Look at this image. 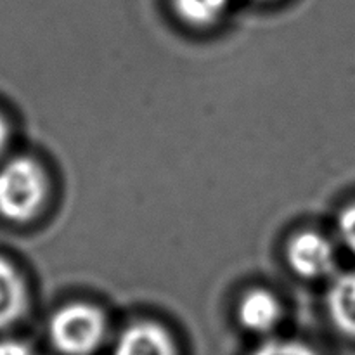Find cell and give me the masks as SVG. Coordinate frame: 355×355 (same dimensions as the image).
Returning a JSON list of instances; mask_svg holds the SVG:
<instances>
[{
	"mask_svg": "<svg viewBox=\"0 0 355 355\" xmlns=\"http://www.w3.org/2000/svg\"><path fill=\"white\" fill-rule=\"evenodd\" d=\"M51 182L44 166L31 156H12L0 163V217L28 224L44 211Z\"/></svg>",
	"mask_w": 355,
	"mask_h": 355,
	"instance_id": "obj_1",
	"label": "cell"
},
{
	"mask_svg": "<svg viewBox=\"0 0 355 355\" xmlns=\"http://www.w3.org/2000/svg\"><path fill=\"white\" fill-rule=\"evenodd\" d=\"M107 319L99 307L73 302L59 307L49 321V338L64 355H90L104 342Z\"/></svg>",
	"mask_w": 355,
	"mask_h": 355,
	"instance_id": "obj_2",
	"label": "cell"
},
{
	"mask_svg": "<svg viewBox=\"0 0 355 355\" xmlns=\"http://www.w3.org/2000/svg\"><path fill=\"white\" fill-rule=\"evenodd\" d=\"M286 262L302 279H322L336 267V252L326 236L315 231H300L286 243Z\"/></svg>",
	"mask_w": 355,
	"mask_h": 355,
	"instance_id": "obj_3",
	"label": "cell"
},
{
	"mask_svg": "<svg viewBox=\"0 0 355 355\" xmlns=\"http://www.w3.org/2000/svg\"><path fill=\"white\" fill-rule=\"evenodd\" d=\"M113 355H177V347L165 326L137 321L120 333Z\"/></svg>",
	"mask_w": 355,
	"mask_h": 355,
	"instance_id": "obj_4",
	"label": "cell"
},
{
	"mask_svg": "<svg viewBox=\"0 0 355 355\" xmlns=\"http://www.w3.org/2000/svg\"><path fill=\"white\" fill-rule=\"evenodd\" d=\"M283 305L272 291L253 288L241 297L238 304V321L246 331L267 335L279 326Z\"/></svg>",
	"mask_w": 355,
	"mask_h": 355,
	"instance_id": "obj_5",
	"label": "cell"
},
{
	"mask_svg": "<svg viewBox=\"0 0 355 355\" xmlns=\"http://www.w3.org/2000/svg\"><path fill=\"white\" fill-rule=\"evenodd\" d=\"M30 305L26 281L9 259L0 255V329L21 321Z\"/></svg>",
	"mask_w": 355,
	"mask_h": 355,
	"instance_id": "obj_6",
	"label": "cell"
},
{
	"mask_svg": "<svg viewBox=\"0 0 355 355\" xmlns=\"http://www.w3.org/2000/svg\"><path fill=\"white\" fill-rule=\"evenodd\" d=\"M326 311L342 335L355 338V272H342L329 283Z\"/></svg>",
	"mask_w": 355,
	"mask_h": 355,
	"instance_id": "obj_7",
	"label": "cell"
},
{
	"mask_svg": "<svg viewBox=\"0 0 355 355\" xmlns=\"http://www.w3.org/2000/svg\"><path fill=\"white\" fill-rule=\"evenodd\" d=\"M177 19L189 28L207 30L227 12L231 0H170Z\"/></svg>",
	"mask_w": 355,
	"mask_h": 355,
	"instance_id": "obj_8",
	"label": "cell"
},
{
	"mask_svg": "<svg viewBox=\"0 0 355 355\" xmlns=\"http://www.w3.org/2000/svg\"><path fill=\"white\" fill-rule=\"evenodd\" d=\"M252 355H319L311 345L295 340H267Z\"/></svg>",
	"mask_w": 355,
	"mask_h": 355,
	"instance_id": "obj_9",
	"label": "cell"
},
{
	"mask_svg": "<svg viewBox=\"0 0 355 355\" xmlns=\"http://www.w3.org/2000/svg\"><path fill=\"white\" fill-rule=\"evenodd\" d=\"M336 229H338L340 241L352 255H355V201L343 207V210L340 211Z\"/></svg>",
	"mask_w": 355,
	"mask_h": 355,
	"instance_id": "obj_10",
	"label": "cell"
},
{
	"mask_svg": "<svg viewBox=\"0 0 355 355\" xmlns=\"http://www.w3.org/2000/svg\"><path fill=\"white\" fill-rule=\"evenodd\" d=\"M0 355H33V352L21 340H0Z\"/></svg>",
	"mask_w": 355,
	"mask_h": 355,
	"instance_id": "obj_11",
	"label": "cell"
},
{
	"mask_svg": "<svg viewBox=\"0 0 355 355\" xmlns=\"http://www.w3.org/2000/svg\"><path fill=\"white\" fill-rule=\"evenodd\" d=\"M10 142V125L7 121V118L0 113V156L6 153V149L9 148Z\"/></svg>",
	"mask_w": 355,
	"mask_h": 355,
	"instance_id": "obj_12",
	"label": "cell"
},
{
	"mask_svg": "<svg viewBox=\"0 0 355 355\" xmlns=\"http://www.w3.org/2000/svg\"><path fill=\"white\" fill-rule=\"evenodd\" d=\"M253 2H272V0H253Z\"/></svg>",
	"mask_w": 355,
	"mask_h": 355,
	"instance_id": "obj_13",
	"label": "cell"
}]
</instances>
